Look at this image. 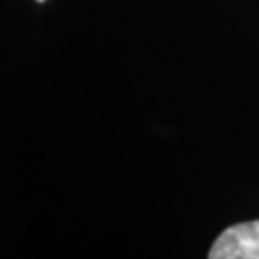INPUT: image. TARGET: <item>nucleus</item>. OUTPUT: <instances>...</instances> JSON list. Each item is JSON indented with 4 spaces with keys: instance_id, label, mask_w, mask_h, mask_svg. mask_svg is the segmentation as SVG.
I'll list each match as a JSON object with an SVG mask.
<instances>
[{
    "instance_id": "1",
    "label": "nucleus",
    "mask_w": 259,
    "mask_h": 259,
    "mask_svg": "<svg viewBox=\"0 0 259 259\" xmlns=\"http://www.w3.org/2000/svg\"><path fill=\"white\" fill-rule=\"evenodd\" d=\"M209 259H259V219L238 223L217 236Z\"/></svg>"
},
{
    "instance_id": "2",
    "label": "nucleus",
    "mask_w": 259,
    "mask_h": 259,
    "mask_svg": "<svg viewBox=\"0 0 259 259\" xmlns=\"http://www.w3.org/2000/svg\"><path fill=\"white\" fill-rule=\"evenodd\" d=\"M35 2H45V0H35Z\"/></svg>"
}]
</instances>
